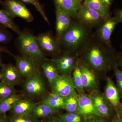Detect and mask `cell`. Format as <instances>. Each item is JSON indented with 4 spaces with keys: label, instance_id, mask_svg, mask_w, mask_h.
Returning <instances> with one entry per match:
<instances>
[{
    "label": "cell",
    "instance_id": "603a6c76",
    "mask_svg": "<svg viewBox=\"0 0 122 122\" xmlns=\"http://www.w3.org/2000/svg\"><path fill=\"white\" fill-rule=\"evenodd\" d=\"M64 99L65 98L51 92L45 96L41 102L55 109H64Z\"/></svg>",
    "mask_w": 122,
    "mask_h": 122
},
{
    "label": "cell",
    "instance_id": "8d00e7d4",
    "mask_svg": "<svg viewBox=\"0 0 122 122\" xmlns=\"http://www.w3.org/2000/svg\"><path fill=\"white\" fill-rule=\"evenodd\" d=\"M42 121L43 122H64L61 120L57 115Z\"/></svg>",
    "mask_w": 122,
    "mask_h": 122
},
{
    "label": "cell",
    "instance_id": "7a4b0ae2",
    "mask_svg": "<svg viewBox=\"0 0 122 122\" xmlns=\"http://www.w3.org/2000/svg\"><path fill=\"white\" fill-rule=\"evenodd\" d=\"M92 29L72 18L70 25L58 39L61 52L68 51L78 54L93 36Z\"/></svg>",
    "mask_w": 122,
    "mask_h": 122
},
{
    "label": "cell",
    "instance_id": "7c38bea8",
    "mask_svg": "<svg viewBox=\"0 0 122 122\" xmlns=\"http://www.w3.org/2000/svg\"><path fill=\"white\" fill-rule=\"evenodd\" d=\"M99 113L104 118H108L113 115L115 111L107 102L103 93L100 90L95 91L89 94Z\"/></svg>",
    "mask_w": 122,
    "mask_h": 122
},
{
    "label": "cell",
    "instance_id": "52a82bcc",
    "mask_svg": "<svg viewBox=\"0 0 122 122\" xmlns=\"http://www.w3.org/2000/svg\"><path fill=\"white\" fill-rule=\"evenodd\" d=\"M51 89L52 93L64 98L78 94L74 86L71 75H59Z\"/></svg>",
    "mask_w": 122,
    "mask_h": 122
},
{
    "label": "cell",
    "instance_id": "ba28073f",
    "mask_svg": "<svg viewBox=\"0 0 122 122\" xmlns=\"http://www.w3.org/2000/svg\"><path fill=\"white\" fill-rule=\"evenodd\" d=\"M3 10L11 17H19L27 22H31L33 17L25 5L16 0H5L3 1Z\"/></svg>",
    "mask_w": 122,
    "mask_h": 122
},
{
    "label": "cell",
    "instance_id": "4dcf8cb0",
    "mask_svg": "<svg viewBox=\"0 0 122 122\" xmlns=\"http://www.w3.org/2000/svg\"><path fill=\"white\" fill-rule=\"evenodd\" d=\"M113 70L115 76L116 83V84L121 99H122V70L119 69L116 62L113 67Z\"/></svg>",
    "mask_w": 122,
    "mask_h": 122
},
{
    "label": "cell",
    "instance_id": "60d3db41",
    "mask_svg": "<svg viewBox=\"0 0 122 122\" xmlns=\"http://www.w3.org/2000/svg\"><path fill=\"white\" fill-rule=\"evenodd\" d=\"M111 122H122V118L117 115L113 118Z\"/></svg>",
    "mask_w": 122,
    "mask_h": 122
},
{
    "label": "cell",
    "instance_id": "b9f144b4",
    "mask_svg": "<svg viewBox=\"0 0 122 122\" xmlns=\"http://www.w3.org/2000/svg\"><path fill=\"white\" fill-rule=\"evenodd\" d=\"M0 52H4L8 53L9 54H10L8 50V49L5 47H4V46H0Z\"/></svg>",
    "mask_w": 122,
    "mask_h": 122
},
{
    "label": "cell",
    "instance_id": "9c48e42d",
    "mask_svg": "<svg viewBox=\"0 0 122 122\" xmlns=\"http://www.w3.org/2000/svg\"><path fill=\"white\" fill-rule=\"evenodd\" d=\"M118 24L114 16H110L96 28L94 35L109 48L114 49L112 44L111 37L115 26Z\"/></svg>",
    "mask_w": 122,
    "mask_h": 122
},
{
    "label": "cell",
    "instance_id": "9a60e30c",
    "mask_svg": "<svg viewBox=\"0 0 122 122\" xmlns=\"http://www.w3.org/2000/svg\"><path fill=\"white\" fill-rule=\"evenodd\" d=\"M78 109L77 113L85 118L92 116H100L89 94H79L78 95Z\"/></svg>",
    "mask_w": 122,
    "mask_h": 122
},
{
    "label": "cell",
    "instance_id": "7dc6e473",
    "mask_svg": "<svg viewBox=\"0 0 122 122\" xmlns=\"http://www.w3.org/2000/svg\"></svg>",
    "mask_w": 122,
    "mask_h": 122
},
{
    "label": "cell",
    "instance_id": "ee69618b",
    "mask_svg": "<svg viewBox=\"0 0 122 122\" xmlns=\"http://www.w3.org/2000/svg\"><path fill=\"white\" fill-rule=\"evenodd\" d=\"M2 3H3V1H2L1 0H0V4H2Z\"/></svg>",
    "mask_w": 122,
    "mask_h": 122
},
{
    "label": "cell",
    "instance_id": "8992f818",
    "mask_svg": "<svg viewBox=\"0 0 122 122\" xmlns=\"http://www.w3.org/2000/svg\"><path fill=\"white\" fill-rule=\"evenodd\" d=\"M35 38L39 49L44 54L46 53L54 57L61 52L58 40L51 31L41 34Z\"/></svg>",
    "mask_w": 122,
    "mask_h": 122
},
{
    "label": "cell",
    "instance_id": "f1b7e54d",
    "mask_svg": "<svg viewBox=\"0 0 122 122\" xmlns=\"http://www.w3.org/2000/svg\"><path fill=\"white\" fill-rule=\"evenodd\" d=\"M57 115L64 122H83L85 117L77 113H58Z\"/></svg>",
    "mask_w": 122,
    "mask_h": 122
},
{
    "label": "cell",
    "instance_id": "ffe728a7",
    "mask_svg": "<svg viewBox=\"0 0 122 122\" xmlns=\"http://www.w3.org/2000/svg\"><path fill=\"white\" fill-rule=\"evenodd\" d=\"M55 6L69 14L72 18H76L79 10L82 6L81 1L77 0H54Z\"/></svg>",
    "mask_w": 122,
    "mask_h": 122
},
{
    "label": "cell",
    "instance_id": "5bb4252c",
    "mask_svg": "<svg viewBox=\"0 0 122 122\" xmlns=\"http://www.w3.org/2000/svg\"><path fill=\"white\" fill-rule=\"evenodd\" d=\"M13 56L16 66L22 77L28 78L36 71L37 66L30 58L22 54Z\"/></svg>",
    "mask_w": 122,
    "mask_h": 122
},
{
    "label": "cell",
    "instance_id": "44dd1931",
    "mask_svg": "<svg viewBox=\"0 0 122 122\" xmlns=\"http://www.w3.org/2000/svg\"><path fill=\"white\" fill-rule=\"evenodd\" d=\"M40 66L48 80L51 89L55 81L59 75L56 66L52 59H48L42 63Z\"/></svg>",
    "mask_w": 122,
    "mask_h": 122
},
{
    "label": "cell",
    "instance_id": "f6af8a7d",
    "mask_svg": "<svg viewBox=\"0 0 122 122\" xmlns=\"http://www.w3.org/2000/svg\"><path fill=\"white\" fill-rule=\"evenodd\" d=\"M120 47H121V48H122V44H121V45H120Z\"/></svg>",
    "mask_w": 122,
    "mask_h": 122
},
{
    "label": "cell",
    "instance_id": "5b68a950",
    "mask_svg": "<svg viewBox=\"0 0 122 122\" xmlns=\"http://www.w3.org/2000/svg\"><path fill=\"white\" fill-rule=\"evenodd\" d=\"M78 65L81 70L85 92L90 94L95 91L100 90V79L95 72L79 59Z\"/></svg>",
    "mask_w": 122,
    "mask_h": 122
},
{
    "label": "cell",
    "instance_id": "2e32d148",
    "mask_svg": "<svg viewBox=\"0 0 122 122\" xmlns=\"http://www.w3.org/2000/svg\"><path fill=\"white\" fill-rule=\"evenodd\" d=\"M105 81L106 85L103 93L107 102L115 111L122 104L120 94L116 85L111 78L107 76Z\"/></svg>",
    "mask_w": 122,
    "mask_h": 122
},
{
    "label": "cell",
    "instance_id": "f546056e",
    "mask_svg": "<svg viewBox=\"0 0 122 122\" xmlns=\"http://www.w3.org/2000/svg\"><path fill=\"white\" fill-rule=\"evenodd\" d=\"M10 122H43L34 117L31 114L20 116H8Z\"/></svg>",
    "mask_w": 122,
    "mask_h": 122
},
{
    "label": "cell",
    "instance_id": "4316f807",
    "mask_svg": "<svg viewBox=\"0 0 122 122\" xmlns=\"http://www.w3.org/2000/svg\"><path fill=\"white\" fill-rule=\"evenodd\" d=\"M78 95L68 96L64 99V110L69 113H77L78 109Z\"/></svg>",
    "mask_w": 122,
    "mask_h": 122
},
{
    "label": "cell",
    "instance_id": "ab89813d",
    "mask_svg": "<svg viewBox=\"0 0 122 122\" xmlns=\"http://www.w3.org/2000/svg\"><path fill=\"white\" fill-rule=\"evenodd\" d=\"M102 0L106 5L110 8L113 1V0Z\"/></svg>",
    "mask_w": 122,
    "mask_h": 122
},
{
    "label": "cell",
    "instance_id": "bcb514c9",
    "mask_svg": "<svg viewBox=\"0 0 122 122\" xmlns=\"http://www.w3.org/2000/svg\"><path fill=\"white\" fill-rule=\"evenodd\" d=\"M77 0L81 1L82 0Z\"/></svg>",
    "mask_w": 122,
    "mask_h": 122
},
{
    "label": "cell",
    "instance_id": "74e56055",
    "mask_svg": "<svg viewBox=\"0 0 122 122\" xmlns=\"http://www.w3.org/2000/svg\"><path fill=\"white\" fill-rule=\"evenodd\" d=\"M0 122H10L7 114H0Z\"/></svg>",
    "mask_w": 122,
    "mask_h": 122
},
{
    "label": "cell",
    "instance_id": "30bf717a",
    "mask_svg": "<svg viewBox=\"0 0 122 122\" xmlns=\"http://www.w3.org/2000/svg\"><path fill=\"white\" fill-rule=\"evenodd\" d=\"M23 89L25 93L29 97H37L46 92L44 80L37 70L32 76L26 79Z\"/></svg>",
    "mask_w": 122,
    "mask_h": 122
},
{
    "label": "cell",
    "instance_id": "cb8c5ba5",
    "mask_svg": "<svg viewBox=\"0 0 122 122\" xmlns=\"http://www.w3.org/2000/svg\"><path fill=\"white\" fill-rule=\"evenodd\" d=\"M0 25L11 29L18 35L21 32L14 21L13 18L5 13L2 10H0Z\"/></svg>",
    "mask_w": 122,
    "mask_h": 122
},
{
    "label": "cell",
    "instance_id": "f35d334b",
    "mask_svg": "<svg viewBox=\"0 0 122 122\" xmlns=\"http://www.w3.org/2000/svg\"><path fill=\"white\" fill-rule=\"evenodd\" d=\"M115 112L117 116L122 118V103L115 110Z\"/></svg>",
    "mask_w": 122,
    "mask_h": 122
},
{
    "label": "cell",
    "instance_id": "4fadbf2b",
    "mask_svg": "<svg viewBox=\"0 0 122 122\" xmlns=\"http://www.w3.org/2000/svg\"><path fill=\"white\" fill-rule=\"evenodd\" d=\"M0 81L12 86L18 85L22 77L16 66L11 64L2 63L0 67Z\"/></svg>",
    "mask_w": 122,
    "mask_h": 122
},
{
    "label": "cell",
    "instance_id": "e575fe53",
    "mask_svg": "<svg viewBox=\"0 0 122 122\" xmlns=\"http://www.w3.org/2000/svg\"><path fill=\"white\" fill-rule=\"evenodd\" d=\"M116 62L118 67H120L122 70V51L119 52H116Z\"/></svg>",
    "mask_w": 122,
    "mask_h": 122
},
{
    "label": "cell",
    "instance_id": "3957f363",
    "mask_svg": "<svg viewBox=\"0 0 122 122\" xmlns=\"http://www.w3.org/2000/svg\"><path fill=\"white\" fill-rule=\"evenodd\" d=\"M18 35L17 46L21 54L30 58L37 66L48 60L39 49L35 36L32 33L24 30Z\"/></svg>",
    "mask_w": 122,
    "mask_h": 122
},
{
    "label": "cell",
    "instance_id": "d4e9b609",
    "mask_svg": "<svg viewBox=\"0 0 122 122\" xmlns=\"http://www.w3.org/2000/svg\"><path fill=\"white\" fill-rule=\"evenodd\" d=\"M22 98V95L17 93L0 101V114H7L15 102Z\"/></svg>",
    "mask_w": 122,
    "mask_h": 122
},
{
    "label": "cell",
    "instance_id": "484cf974",
    "mask_svg": "<svg viewBox=\"0 0 122 122\" xmlns=\"http://www.w3.org/2000/svg\"><path fill=\"white\" fill-rule=\"evenodd\" d=\"M72 76L73 83L77 94L86 93L83 89L81 70L78 65L72 72Z\"/></svg>",
    "mask_w": 122,
    "mask_h": 122
},
{
    "label": "cell",
    "instance_id": "6da1fadb",
    "mask_svg": "<svg viewBox=\"0 0 122 122\" xmlns=\"http://www.w3.org/2000/svg\"><path fill=\"white\" fill-rule=\"evenodd\" d=\"M115 50L111 49L94 35L78 54L79 59L95 72L100 79L106 81L108 72L116 63Z\"/></svg>",
    "mask_w": 122,
    "mask_h": 122
},
{
    "label": "cell",
    "instance_id": "8fae6325",
    "mask_svg": "<svg viewBox=\"0 0 122 122\" xmlns=\"http://www.w3.org/2000/svg\"><path fill=\"white\" fill-rule=\"evenodd\" d=\"M76 18L82 24L91 29L97 28L105 20L97 12L82 5Z\"/></svg>",
    "mask_w": 122,
    "mask_h": 122
},
{
    "label": "cell",
    "instance_id": "1f68e13d",
    "mask_svg": "<svg viewBox=\"0 0 122 122\" xmlns=\"http://www.w3.org/2000/svg\"><path fill=\"white\" fill-rule=\"evenodd\" d=\"M12 38V35L7 28L0 25V44H8Z\"/></svg>",
    "mask_w": 122,
    "mask_h": 122
},
{
    "label": "cell",
    "instance_id": "277c9868",
    "mask_svg": "<svg viewBox=\"0 0 122 122\" xmlns=\"http://www.w3.org/2000/svg\"><path fill=\"white\" fill-rule=\"evenodd\" d=\"M78 59L77 54L68 51L61 52L52 59L60 75H71L77 66Z\"/></svg>",
    "mask_w": 122,
    "mask_h": 122
},
{
    "label": "cell",
    "instance_id": "836d02e7",
    "mask_svg": "<svg viewBox=\"0 0 122 122\" xmlns=\"http://www.w3.org/2000/svg\"><path fill=\"white\" fill-rule=\"evenodd\" d=\"M83 122H106L104 118L99 116H92L85 118Z\"/></svg>",
    "mask_w": 122,
    "mask_h": 122
},
{
    "label": "cell",
    "instance_id": "7402d4cb",
    "mask_svg": "<svg viewBox=\"0 0 122 122\" xmlns=\"http://www.w3.org/2000/svg\"><path fill=\"white\" fill-rule=\"evenodd\" d=\"M82 5L97 12L105 19L111 16L110 8L102 0H85Z\"/></svg>",
    "mask_w": 122,
    "mask_h": 122
},
{
    "label": "cell",
    "instance_id": "ac0fdd59",
    "mask_svg": "<svg viewBox=\"0 0 122 122\" xmlns=\"http://www.w3.org/2000/svg\"><path fill=\"white\" fill-rule=\"evenodd\" d=\"M36 103L28 99L22 98L14 103L9 112L10 115L20 116L31 114Z\"/></svg>",
    "mask_w": 122,
    "mask_h": 122
},
{
    "label": "cell",
    "instance_id": "83f0119b",
    "mask_svg": "<svg viewBox=\"0 0 122 122\" xmlns=\"http://www.w3.org/2000/svg\"><path fill=\"white\" fill-rule=\"evenodd\" d=\"M17 93L15 86L0 81V101Z\"/></svg>",
    "mask_w": 122,
    "mask_h": 122
},
{
    "label": "cell",
    "instance_id": "e0dca14e",
    "mask_svg": "<svg viewBox=\"0 0 122 122\" xmlns=\"http://www.w3.org/2000/svg\"><path fill=\"white\" fill-rule=\"evenodd\" d=\"M56 17V37L58 40L70 25L72 18L67 13L57 6Z\"/></svg>",
    "mask_w": 122,
    "mask_h": 122
},
{
    "label": "cell",
    "instance_id": "7bdbcfd3",
    "mask_svg": "<svg viewBox=\"0 0 122 122\" xmlns=\"http://www.w3.org/2000/svg\"><path fill=\"white\" fill-rule=\"evenodd\" d=\"M1 52H0V67L1 66V65L2 64V59H1Z\"/></svg>",
    "mask_w": 122,
    "mask_h": 122
},
{
    "label": "cell",
    "instance_id": "d6986e66",
    "mask_svg": "<svg viewBox=\"0 0 122 122\" xmlns=\"http://www.w3.org/2000/svg\"><path fill=\"white\" fill-rule=\"evenodd\" d=\"M59 110L41 102L36 104L31 114L34 117L44 121L58 114Z\"/></svg>",
    "mask_w": 122,
    "mask_h": 122
},
{
    "label": "cell",
    "instance_id": "d590c367",
    "mask_svg": "<svg viewBox=\"0 0 122 122\" xmlns=\"http://www.w3.org/2000/svg\"><path fill=\"white\" fill-rule=\"evenodd\" d=\"M114 17L117 20L118 24L121 23L122 24V9L115 11Z\"/></svg>",
    "mask_w": 122,
    "mask_h": 122
},
{
    "label": "cell",
    "instance_id": "d6a6232c",
    "mask_svg": "<svg viewBox=\"0 0 122 122\" xmlns=\"http://www.w3.org/2000/svg\"><path fill=\"white\" fill-rule=\"evenodd\" d=\"M20 0L22 2L30 4L33 5L36 9L37 11L39 12V13L40 14L46 22L48 24H50L49 21L44 11L43 7L38 0Z\"/></svg>",
    "mask_w": 122,
    "mask_h": 122
}]
</instances>
